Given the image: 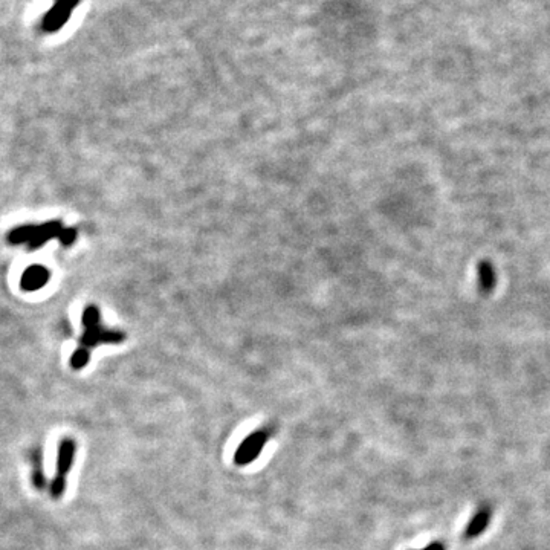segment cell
<instances>
[{"label": "cell", "mask_w": 550, "mask_h": 550, "mask_svg": "<svg viewBox=\"0 0 550 550\" xmlns=\"http://www.w3.org/2000/svg\"><path fill=\"white\" fill-rule=\"evenodd\" d=\"M57 239L63 246H71L77 239V230L66 228L60 221L45 222L42 225H22L6 235L8 243L26 245L28 250H37L47 240Z\"/></svg>", "instance_id": "6da1fadb"}, {"label": "cell", "mask_w": 550, "mask_h": 550, "mask_svg": "<svg viewBox=\"0 0 550 550\" xmlns=\"http://www.w3.org/2000/svg\"><path fill=\"white\" fill-rule=\"evenodd\" d=\"M75 457H77V442L75 439L66 435L59 442V450H57V463H55V474L47 486V492L52 500H60L66 494L68 488V476L72 471Z\"/></svg>", "instance_id": "7a4b0ae2"}, {"label": "cell", "mask_w": 550, "mask_h": 550, "mask_svg": "<svg viewBox=\"0 0 550 550\" xmlns=\"http://www.w3.org/2000/svg\"><path fill=\"white\" fill-rule=\"evenodd\" d=\"M84 332L80 338V347L92 349L98 344H118L124 339V334L115 330H106L100 326V310L95 306H88L83 312Z\"/></svg>", "instance_id": "3957f363"}, {"label": "cell", "mask_w": 550, "mask_h": 550, "mask_svg": "<svg viewBox=\"0 0 550 550\" xmlns=\"http://www.w3.org/2000/svg\"><path fill=\"white\" fill-rule=\"evenodd\" d=\"M269 430L263 428L259 431L251 433L248 438H245L242 443L239 445V448L235 450L234 454V463L237 467H246V464L252 463L255 459H259L262 454L264 445L269 440Z\"/></svg>", "instance_id": "277c9868"}, {"label": "cell", "mask_w": 550, "mask_h": 550, "mask_svg": "<svg viewBox=\"0 0 550 550\" xmlns=\"http://www.w3.org/2000/svg\"><path fill=\"white\" fill-rule=\"evenodd\" d=\"M49 280H51L49 269L46 267H42V264H33V267L25 269V272L22 274L21 286L23 291L34 292L45 288Z\"/></svg>", "instance_id": "5b68a950"}, {"label": "cell", "mask_w": 550, "mask_h": 550, "mask_svg": "<svg viewBox=\"0 0 550 550\" xmlns=\"http://www.w3.org/2000/svg\"><path fill=\"white\" fill-rule=\"evenodd\" d=\"M491 517H492V510L488 505H483L480 506L476 514H474V517L471 518V521L468 523L467 529H464V534L463 537L467 539H474V538H479L485 530L488 529L489 526V521H491Z\"/></svg>", "instance_id": "8992f818"}, {"label": "cell", "mask_w": 550, "mask_h": 550, "mask_svg": "<svg viewBox=\"0 0 550 550\" xmlns=\"http://www.w3.org/2000/svg\"><path fill=\"white\" fill-rule=\"evenodd\" d=\"M71 11H72V9H69L68 6H64L63 4L57 2L52 6V9H49V11H47V14L43 18L45 31L54 33L57 30H60V28L66 23V21H68V18H69Z\"/></svg>", "instance_id": "52a82bcc"}, {"label": "cell", "mask_w": 550, "mask_h": 550, "mask_svg": "<svg viewBox=\"0 0 550 550\" xmlns=\"http://www.w3.org/2000/svg\"><path fill=\"white\" fill-rule=\"evenodd\" d=\"M31 460V481L33 486L37 491H45L47 488V481L45 477V467H43V451L40 447L34 448L30 452Z\"/></svg>", "instance_id": "ba28073f"}, {"label": "cell", "mask_w": 550, "mask_h": 550, "mask_svg": "<svg viewBox=\"0 0 550 550\" xmlns=\"http://www.w3.org/2000/svg\"><path fill=\"white\" fill-rule=\"evenodd\" d=\"M89 361H90V350L78 347L71 356V367L74 370H81L89 364Z\"/></svg>", "instance_id": "9c48e42d"}, {"label": "cell", "mask_w": 550, "mask_h": 550, "mask_svg": "<svg viewBox=\"0 0 550 550\" xmlns=\"http://www.w3.org/2000/svg\"><path fill=\"white\" fill-rule=\"evenodd\" d=\"M419 550H447V547H445L443 543L434 542V543H431V544H428V546H425V547H422V549H419Z\"/></svg>", "instance_id": "30bf717a"}]
</instances>
